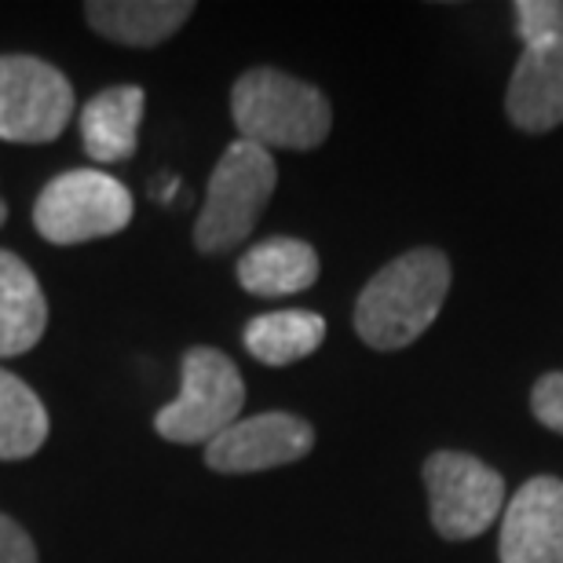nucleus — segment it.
Segmentation results:
<instances>
[{"label":"nucleus","mask_w":563,"mask_h":563,"mask_svg":"<svg viewBox=\"0 0 563 563\" xmlns=\"http://www.w3.org/2000/svg\"><path fill=\"white\" fill-rule=\"evenodd\" d=\"M278 187L272 151L250 140H234L217 162L206 187V206L195 220V250L206 256L228 253L253 234Z\"/></svg>","instance_id":"3"},{"label":"nucleus","mask_w":563,"mask_h":563,"mask_svg":"<svg viewBox=\"0 0 563 563\" xmlns=\"http://www.w3.org/2000/svg\"><path fill=\"white\" fill-rule=\"evenodd\" d=\"M48 330V297L19 253L0 250V358L26 355Z\"/></svg>","instance_id":"13"},{"label":"nucleus","mask_w":563,"mask_h":563,"mask_svg":"<svg viewBox=\"0 0 563 563\" xmlns=\"http://www.w3.org/2000/svg\"><path fill=\"white\" fill-rule=\"evenodd\" d=\"M231 118L239 140L264 151H314L333 129V110L322 88L275 66H256L234 81Z\"/></svg>","instance_id":"2"},{"label":"nucleus","mask_w":563,"mask_h":563,"mask_svg":"<svg viewBox=\"0 0 563 563\" xmlns=\"http://www.w3.org/2000/svg\"><path fill=\"white\" fill-rule=\"evenodd\" d=\"M234 278L253 297H292V292L314 286V278H319V253L300 239L275 234V239L256 242L253 250L242 253Z\"/></svg>","instance_id":"14"},{"label":"nucleus","mask_w":563,"mask_h":563,"mask_svg":"<svg viewBox=\"0 0 563 563\" xmlns=\"http://www.w3.org/2000/svg\"><path fill=\"white\" fill-rule=\"evenodd\" d=\"M245 352L264 366H292L314 355L325 341V319L319 311H272L256 314L242 333Z\"/></svg>","instance_id":"15"},{"label":"nucleus","mask_w":563,"mask_h":563,"mask_svg":"<svg viewBox=\"0 0 563 563\" xmlns=\"http://www.w3.org/2000/svg\"><path fill=\"white\" fill-rule=\"evenodd\" d=\"M314 446V428L297 413L272 410L256 418L234 421L206 446V465L223 476H245V472H267L278 465L303 461Z\"/></svg>","instance_id":"8"},{"label":"nucleus","mask_w":563,"mask_h":563,"mask_svg":"<svg viewBox=\"0 0 563 563\" xmlns=\"http://www.w3.org/2000/svg\"><path fill=\"white\" fill-rule=\"evenodd\" d=\"M450 292V261L439 250H410L385 264L355 300V333L374 352H399L435 322Z\"/></svg>","instance_id":"1"},{"label":"nucleus","mask_w":563,"mask_h":563,"mask_svg":"<svg viewBox=\"0 0 563 563\" xmlns=\"http://www.w3.org/2000/svg\"><path fill=\"white\" fill-rule=\"evenodd\" d=\"M146 96L140 85H114L103 88L81 107V146L99 165L129 162L140 146V121H143Z\"/></svg>","instance_id":"11"},{"label":"nucleus","mask_w":563,"mask_h":563,"mask_svg":"<svg viewBox=\"0 0 563 563\" xmlns=\"http://www.w3.org/2000/svg\"><path fill=\"white\" fill-rule=\"evenodd\" d=\"M8 223V206H4V198H0V228Z\"/></svg>","instance_id":"20"},{"label":"nucleus","mask_w":563,"mask_h":563,"mask_svg":"<svg viewBox=\"0 0 563 563\" xmlns=\"http://www.w3.org/2000/svg\"><path fill=\"white\" fill-rule=\"evenodd\" d=\"M531 410L545 428L563 435V374H545L531 388Z\"/></svg>","instance_id":"18"},{"label":"nucleus","mask_w":563,"mask_h":563,"mask_svg":"<svg viewBox=\"0 0 563 563\" xmlns=\"http://www.w3.org/2000/svg\"><path fill=\"white\" fill-rule=\"evenodd\" d=\"M512 11L523 48H549L563 41V0H520Z\"/></svg>","instance_id":"17"},{"label":"nucleus","mask_w":563,"mask_h":563,"mask_svg":"<svg viewBox=\"0 0 563 563\" xmlns=\"http://www.w3.org/2000/svg\"><path fill=\"white\" fill-rule=\"evenodd\" d=\"M424 487L432 527L446 542L479 538L498 520L505 505L501 472L461 450H439L424 461Z\"/></svg>","instance_id":"7"},{"label":"nucleus","mask_w":563,"mask_h":563,"mask_svg":"<svg viewBox=\"0 0 563 563\" xmlns=\"http://www.w3.org/2000/svg\"><path fill=\"white\" fill-rule=\"evenodd\" d=\"M0 563H37V545L26 527L0 512Z\"/></svg>","instance_id":"19"},{"label":"nucleus","mask_w":563,"mask_h":563,"mask_svg":"<svg viewBox=\"0 0 563 563\" xmlns=\"http://www.w3.org/2000/svg\"><path fill=\"white\" fill-rule=\"evenodd\" d=\"M505 110L516 129L542 136L563 121V41L549 48H523L512 70Z\"/></svg>","instance_id":"10"},{"label":"nucleus","mask_w":563,"mask_h":563,"mask_svg":"<svg viewBox=\"0 0 563 563\" xmlns=\"http://www.w3.org/2000/svg\"><path fill=\"white\" fill-rule=\"evenodd\" d=\"M132 212L136 201L118 176L103 168H70L44 184L33 201V228L52 245H85L121 234Z\"/></svg>","instance_id":"4"},{"label":"nucleus","mask_w":563,"mask_h":563,"mask_svg":"<svg viewBox=\"0 0 563 563\" xmlns=\"http://www.w3.org/2000/svg\"><path fill=\"white\" fill-rule=\"evenodd\" d=\"M195 15L190 0H92L85 19L99 37L125 48H157Z\"/></svg>","instance_id":"12"},{"label":"nucleus","mask_w":563,"mask_h":563,"mask_svg":"<svg viewBox=\"0 0 563 563\" xmlns=\"http://www.w3.org/2000/svg\"><path fill=\"white\" fill-rule=\"evenodd\" d=\"M179 366H184L179 396L154 413V428L168 443L209 446L220 432H228L239 421L245 407V380L239 366L231 363V355L209 344L187 347Z\"/></svg>","instance_id":"5"},{"label":"nucleus","mask_w":563,"mask_h":563,"mask_svg":"<svg viewBox=\"0 0 563 563\" xmlns=\"http://www.w3.org/2000/svg\"><path fill=\"white\" fill-rule=\"evenodd\" d=\"M52 421L26 380L0 366V461H26L48 443Z\"/></svg>","instance_id":"16"},{"label":"nucleus","mask_w":563,"mask_h":563,"mask_svg":"<svg viewBox=\"0 0 563 563\" xmlns=\"http://www.w3.org/2000/svg\"><path fill=\"white\" fill-rule=\"evenodd\" d=\"M74 85L37 55H0V140L52 143L74 118Z\"/></svg>","instance_id":"6"},{"label":"nucleus","mask_w":563,"mask_h":563,"mask_svg":"<svg viewBox=\"0 0 563 563\" xmlns=\"http://www.w3.org/2000/svg\"><path fill=\"white\" fill-rule=\"evenodd\" d=\"M501 563H563V479H527L501 512Z\"/></svg>","instance_id":"9"}]
</instances>
